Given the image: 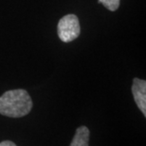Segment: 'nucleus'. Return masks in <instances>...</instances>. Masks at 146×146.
Listing matches in <instances>:
<instances>
[{
	"mask_svg": "<svg viewBox=\"0 0 146 146\" xmlns=\"http://www.w3.org/2000/svg\"><path fill=\"white\" fill-rule=\"evenodd\" d=\"M32 100L26 90L17 89L6 92L0 96V114L11 118H21L32 108Z\"/></svg>",
	"mask_w": 146,
	"mask_h": 146,
	"instance_id": "f257e3e1",
	"label": "nucleus"
},
{
	"mask_svg": "<svg viewBox=\"0 0 146 146\" xmlns=\"http://www.w3.org/2000/svg\"><path fill=\"white\" fill-rule=\"evenodd\" d=\"M58 36L62 42H70L76 40L81 33L78 17L75 14H67L62 17L57 27Z\"/></svg>",
	"mask_w": 146,
	"mask_h": 146,
	"instance_id": "f03ea898",
	"label": "nucleus"
},
{
	"mask_svg": "<svg viewBox=\"0 0 146 146\" xmlns=\"http://www.w3.org/2000/svg\"><path fill=\"white\" fill-rule=\"evenodd\" d=\"M132 94L137 106L146 117V81L135 77L133 79Z\"/></svg>",
	"mask_w": 146,
	"mask_h": 146,
	"instance_id": "7ed1b4c3",
	"label": "nucleus"
},
{
	"mask_svg": "<svg viewBox=\"0 0 146 146\" xmlns=\"http://www.w3.org/2000/svg\"><path fill=\"white\" fill-rule=\"evenodd\" d=\"M90 131L85 125H82L77 128L72 141L69 146H88L89 145Z\"/></svg>",
	"mask_w": 146,
	"mask_h": 146,
	"instance_id": "20e7f679",
	"label": "nucleus"
},
{
	"mask_svg": "<svg viewBox=\"0 0 146 146\" xmlns=\"http://www.w3.org/2000/svg\"><path fill=\"white\" fill-rule=\"evenodd\" d=\"M98 2L100 4H102L107 10L111 11H117L120 4V0H99Z\"/></svg>",
	"mask_w": 146,
	"mask_h": 146,
	"instance_id": "39448f33",
	"label": "nucleus"
},
{
	"mask_svg": "<svg viewBox=\"0 0 146 146\" xmlns=\"http://www.w3.org/2000/svg\"><path fill=\"white\" fill-rule=\"evenodd\" d=\"M0 146H17V145L11 141H3L0 142Z\"/></svg>",
	"mask_w": 146,
	"mask_h": 146,
	"instance_id": "423d86ee",
	"label": "nucleus"
}]
</instances>
